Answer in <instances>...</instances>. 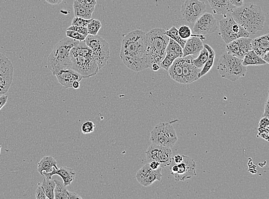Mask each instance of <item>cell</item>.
I'll use <instances>...</instances> for the list:
<instances>
[{"instance_id":"e0dca14e","label":"cell","mask_w":269,"mask_h":199,"mask_svg":"<svg viewBox=\"0 0 269 199\" xmlns=\"http://www.w3.org/2000/svg\"><path fill=\"white\" fill-rule=\"evenodd\" d=\"M194 56L189 55L183 57L182 63V76H183V85L191 84L199 79L200 69L196 67L192 63Z\"/></svg>"},{"instance_id":"f6af8a7d","label":"cell","mask_w":269,"mask_h":199,"mask_svg":"<svg viewBox=\"0 0 269 199\" xmlns=\"http://www.w3.org/2000/svg\"><path fill=\"white\" fill-rule=\"evenodd\" d=\"M231 2L235 7H240L243 5L244 0H231Z\"/></svg>"},{"instance_id":"b9f144b4","label":"cell","mask_w":269,"mask_h":199,"mask_svg":"<svg viewBox=\"0 0 269 199\" xmlns=\"http://www.w3.org/2000/svg\"><path fill=\"white\" fill-rule=\"evenodd\" d=\"M268 101H269V97H268L267 99H266L265 104H264V112L263 115H262L263 117L268 118V112H269Z\"/></svg>"},{"instance_id":"8992f818","label":"cell","mask_w":269,"mask_h":199,"mask_svg":"<svg viewBox=\"0 0 269 199\" xmlns=\"http://www.w3.org/2000/svg\"><path fill=\"white\" fill-rule=\"evenodd\" d=\"M218 71L222 78L231 82H235L245 77L247 67L242 65V59L228 53H224L219 59L217 66Z\"/></svg>"},{"instance_id":"2e32d148","label":"cell","mask_w":269,"mask_h":199,"mask_svg":"<svg viewBox=\"0 0 269 199\" xmlns=\"http://www.w3.org/2000/svg\"><path fill=\"white\" fill-rule=\"evenodd\" d=\"M162 168L160 167L156 170H153L149 163L145 165L137 173L136 178L141 185L148 186L152 185L156 181L161 180Z\"/></svg>"},{"instance_id":"d590c367","label":"cell","mask_w":269,"mask_h":199,"mask_svg":"<svg viewBox=\"0 0 269 199\" xmlns=\"http://www.w3.org/2000/svg\"><path fill=\"white\" fill-rule=\"evenodd\" d=\"M96 127L94 123L92 121H86L83 123L82 125V132L85 135L90 134L94 130V128Z\"/></svg>"},{"instance_id":"5b68a950","label":"cell","mask_w":269,"mask_h":199,"mask_svg":"<svg viewBox=\"0 0 269 199\" xmlns=\"http://www.w3.org/2000/svg\"><path fill=\"white\" fill-rule=\"evenodd\" d=\"M80 41L64 37L53 48L48 58V69L55 76L59 70L72 69L70 51Z\"/></svg>"},{"instance_id":"30bf717a","label":"cell","mask_w":269,"mask_h":199,"mask_svg":"<svg viewBox=\"0 0 269 199\" xmlns=\"http://www.w3.org/2000/svg\"><path fill=\"white\" fill-rule=\"evenodd\" d=\"M206 10L204 2L199 0H186L181 6V17L189 24H194Z\"/></svg>"},{"instance_id":"60d3db41","label":"cell","mask_w":269,"mask_h":199,"mask_svg":"<svg viewBox=\"0 0 269 199\" xmlns=\"http://www.w3.org/2000/svg\"><path fill=\"white\" fill-rule=\"evenodd\" d=\"M35 197L37 199H46L48 198L45 194L44 190L41 186H39L36 189L35 191Z\"/></svg>"},{"instance_id":"816d5d0a","label":"cell","mask_w":269,"mask_h":199,"mask_svg":"<svg viewBox=\"0 0 269 199\" xmlns=\"http://www.w3.org/2000/svg\"><path fill=\"white\" fill-rule=\"evenodd\" d=\"M72 88L75 89H78L80 88V82L75 81L73 82Z\"/></svg>"},{"instance_id":"3957f363","label":"cell","mask_w":269,"mask_h":199,"mask_svg":"<svg viewBox=\"0 0 269 199\" xmlns=\"http://www.w3.org/2000/svg\"><path fill=\"white\" fill-rule=\"evenodd\" d=\"M72 69L84 78L96 76L99 72L97 61L92 50L85 41L73 47L70 51Z\"/></svg>"},{"instance_id":"7a4b0ae2","label":"cell","mask_w":269,"mask_h":199,"mask_svg":"<svg viewBox=\"0 0 269 199\" xmlns=\"http://www.w3.org/2000/svg\"><path fill=\"white\" fill-rule=\"evenodd\" d=\"M231 16L236 22L252 35L262 30L266 20L265 14L261 8L251 3L235 7L231 11Z\"/></svg>"},{"instance_id":"4fadbf2b","label":"cell","mask_w":269,"mask_h":199,"mask_svg":"<svg viewBox=\"0 0 269 199\" xmlns=\"http://www.w3.org/2000/svg\"><path fill=\"white\" fill-rule=\"evenodd\" d=\"M14 66L6 56L0 62V97L9 90L13 81Z\"/></svg>"},{"instance_id":"ffe728a7","label":"cell","mask_w":269,"mask_h":199,"mask_svg":"<svg viewBox=\"0 0 269 199\" xmlns=\"http://www.w3.org/2000/svg\"><path fill=\"white\" fill-rule=\"evenodd\" d=\"M55 76L64 89L72 88L74 82H81L84 77L73 69L59 70Z\"/></svg>"},{"instance_id":"f35d334b","label":"cell","mask_w":269,"mask_h":199,"mask_svg":"<svg viewBox=\"0 0 269 199\" xmlns=\"http://www.w3.org/2000/svg\"><path fill=\"white\" fill-rule=\"evenodd\" d=\"M68 30H72L74 31H76L77 32L80 33V34L88 36V31L87 27L77 26H72L69 27L68 28Z\"/></svg>"},{"instance_id":"4dcf8cb0","label":"cell","mask_w":269,"mask_h":199,"mask_svg":"<svg viewBox=\"0 0 269 199\" xmlns=\"http://www.w3.org/2000/svg\"><path fill=\"white\" fill-rule=\"evenodd\" d=\"M177 57H179V56L175 54V53L166 51V55H165L164 59L160 64V69H163L166 70V71H168L169 68H170L173 64V61H175Z\"/></svg>"},{"instance_id":"f546056e","label":"cell","mask_w":269,"mask_h":199,"mask_svg":"<svg viewBox=\"0 0 269 199\" xmlns=\"http://www.w3.org/2000/svg\"><path fill=\"white\" fill-rule=\"evenodd\" d=\"M56 186L54 189L55 199H68V190L63 182L55 180Z\"/></svg>"},{"instance_id":"e575fe53","label":"cell","mask_w":269,"mask_h":199,"mask_svg":"<svg viewBox=\"0 0 269 199\" xmlns=\"http://www.w3.org/2000/svg\"><path fill=\"white\" fill-rule=\"evenodd\" d=\"M178 32L181 38L184 40H187L192 35L191 29L187 26H182L178 30Z\"/></svg>"},{"instance_id":"8fae6325","label":"cell","mask_w":269,"mask_h":199,"mask_svg":"<svg viewBox=\"0 0 269 199\" xmlns=\"http://www.w3.org/2000/svg\"><path fill=\"white\" fill-rule=\"evenodd\" d=\"M146 153L148 163L153 161H158L161 168L170 165L173 160L171 148L160 146L152 143L147 149Z\"/></svg>"},{"instance_id":"7402d4cb","label":"cell","mask_w":269,"mask_h":199,"mask_svg":"<svg viewBox=\"0 0 269 199\" xmlns=\"http://www.w3.org/2000/svg\"><path fill=\"white\" fill-rule=\"evenodd\" d=\"M214 13L225 16L235 8L231 4V0H208Z\"/></svg>"},{"instance_id":"d4e9b609","label":"cell","mask_w":269,"mask_h":199,"mask_svg":"<svg viewBox=\"0 0 269 199\" xmlns=\"http://www.w3.org/2000/svg\"><path fill=\"white\" fill-rule=\"evenodd\" d=\"M59 169L57 167V161L52 156H45L40 161L38 166V171L43 176L44 173H50L53 168Z\"/></svg>"},{"instance_id":"8d00e7d4","label":"cell","mask_w":269,"mask_h":199,"mask_svg":"<svg viewBox=\"0 0 269 199\" xmlns=\"http://www.w3.org/2000/svg\"><path fill=\"white\" fill-rule=\"evenodd\" d=\"M67 37L74 40L80 41H85L87 36L80 34V33L72 30H68L65 32Z\"/></svg>"},{"instance_id":"603a6c76","label":"cell","mask_w":269,"mask_h":199,"mask_svg":"<svg viewBox=\"0 0 269 199\" xmlns=\"http://www.w3.org/2000/svg\"><path fill=\"white\" fill-rule=\"evenodd\" d=\"M182 63H183V57H177L167 71L169 76L172 80L180 84H183Z\"/></svg>"},{"instance_id":"ba28073f","label":"cell","mask_w":269,"mask_h":199,"mask_svg":"<svg viewBox=\"0 0 269 199\" xmlns=\"http://www.w3.org/2000/svg\"><path fill=\"white\" fill-rule=\"evenodd\" d=\"M219 35L225 43L228 44L232 41L240 37H249L250 34L241 25L236 22L231 15L225 16V18L219 21Z\"/></svg>"},{"instance_id":"7c38bea8","label":"cell","mask_w":269,"mask_h":199,"mask_svg":"<svg viewBox=\"0 0 269 199\" xmlns=\"http://www.w3.org/2000/svg\"><path fill=\"white\" fill-rule=\"evenodd\" d=\"M218 28L217 20L214 16L205 12L194 23L193 31L194 34L205 36L213 34Z\"/></svg>"},{"instance_id":"f1b7e54d","label":"cell","mask_w":269,"mask_h":199,"mask_svg":"<svg viewBox=\"0 0 269 199\" xmlns=\"http://www.w3.org/2000/svg\"><path fill=\"white\" fill-rule=\"evenodd\" d=\"M209 56V51L208 50V49L204 47L197 57L193 58L192 59V63L196 68L201 69L204 68L207 60H208Z\"/></svg>"},{"instance_id":"484cf974","label":"cell","mask_w":269,"mask_h":199,"mask_svg":"<svg viewBox=\"0 0 269 199\" xmlns=\"http://www.w3.org/2000/svg\"><path fill=\"white\" fill-rule=\"evenodd\" d=\"M266 64V62L256 54L253 50L248 52L242 59V65L246 67L249 65H261Z\"/></svg>"},{"instance_id":"277c9868","label":"cell","mask_w":269,"mask_h":199,"mask_svg":"<svg viewBox=\"0 0 269 199\" xmlns=\"http://www.w3.org/2000/svg\"><path fill=\"white\" fill-rule=\"evenodd\" d=\"M147 64L151 68L153 64H160L166 55L169 37L162 28H155L147 33Z\"/></svg>"},{"instance_id":"c3c4849f","label":"cell","mask_w":269,"mask_h":199,"mask_svg":"<svg viewBox=\"0 0 269 199\" xmlns=\"http://www.w3.org/2000/svg\"><path fill=\"white\" fill-rule=\"evenodd\" d=\"M173 160L176 164H179L183 160V155H176L173 157Z\"/></svg>"},{"instance_id":"5bb4252c","label":"cell","mask_w":269,"mask_h":199,"mask_svg":"<svg viewBox=\"0 0 269 199\" xmlns=\"http://www.w3.org/2000/svg\"><path fill=\"white\" fill-rule=\"evenodd\" d=\"M183 161L181 163L176 164L177 171L172 174L177 181H183L196 175V163L191 157L185 155H183Z\"/></svg>"},{"instance_id":"9c48e42d","label":"cell","mask_w":269,"mask_h":199,"mask_svg":"<svg viewBox=\"0 0 269 199\" xmlns=\"http://www.w3.org/2000/svg\"><path fill=\"white\" fill-rule=\"evenodd\" d=\"M85 43L92 49L97 61L99 69L104 67L110 58V47L107 41L101 36L88 35Z\"/></svg>"},{"instance_id":"db71d44e","label":"cell","mask_w":269,"mask_h":199,"mask_svg":"<svg viewBox=\"0 0 269 199\" xmlns=\"http://www.w3.org/2000/svg\"><path fill=\"white\" fill-rule=\"evenodd\" d=\"M1 149H2V146L0 145V154H1Z\"/></svg>"},{"instance_id":"52a82bcc","label":"cell","mask_w":269,"mask_h":199,"mask_svg":"<svg viewBox=\"0 0 269 199\" xmlns=\"http://www.w3.org/2000/svg\"><path fill=\"white\" fill-rule=\"evenodd\" d=\"M177 121L157 124L151 132V142L160 146L172 148L178 140L176 130L172 123Z\"/></svg>"},{"instance_id":"d6a6232c","label":"cell","mask_w":269,"mask_h":199,"mask_svg":"<svg viewBox=\"0 0 269 199\" xmlns=\"http://www.w3.org/2000/svg\"><path fill=\"white\" fill-rule=\"evenodd\" d=\"M102 26V23L99 20L92 19V21L87 26L88 34L93 36L97 35L98 32Z\"/></svg>"},{"instance_id":"74e56055","label":"cell","mask_w":269,"mask_h":199,"mask_svg":"<svg viewBox=\"0 0 269 199\" xmlns=\"http://www.w3.org/2000/svg\"><path fill=\"white\" fill-rule=\"evenodd\" d=\"M92 19H85L81 18L74 17L72 20V26H77L87 27L88 24L92 21Z\"/></svg>"},{"instance_id":"f907efd6","label":"cell","mask_w":269,"mask_h":199,"mask_svg":"<svg viewBox=\"0 0 269 199\" xmlns=\"http://www.w3.org/2000/svg\"><path fill=\"white\" fill-rule=\"evenodd\" d=\"M151 69H152L153 71L157 72L160 69V64L157 63L153 64Z\"/></svg>"},{"instance_id":"681fc988","label":"cell","mask_w":269,"mask_h":199,"mask_svg":"<svg viewBox=\"0 0 269 199\" xmlns=\"http://www.w3.org/2000/svg\"><path fill=\"white\" fill-rule=\"evenodd\" d=\"M45 1L51 4V5H58V4L61 3L63 0H45Z\"/></svg>"},{"instance_id":"7dc6e473","label":"cell","mask_w":269,"mask_h":199,"mask_svg":"<svg viewBox=\"0 0 269 199\" xmlns=\"http://www.w3.org/2000/svg\"><path fill=\"white\" fill-rule=\"evenodd\" d=\"M73 198H82V197L76 193L68 191V199Z\"/></svg>"},{"instance_id":"836d02e7","label":"cell","mask_w":269,"mask_h":199,"mask_svg":"<svg viewBox=\"0 0 269 199\" xmlns=\"http://www.w3.org/2000/svg\"><path fill=\"white\" fill-rule=\"evenodd\" d=\"M166 51L175 53L179 57L183 56V48L175 40L169 38Z\"/></svg>"},{"instance_id":"bcb514c9","label":"cell","mask_w":269,"mask_h":199,"mask_svg":"<svg viewBox=\"0 0 269 199\" xmlns=\"http://www.w3.org/2000/svg\"><path fill=\"white\" fill-rule=\"evenodd\" d=\"M259 126H268V119L267 117H263L259 122Z\"/></svg>"},{"instance_id":"44dd1931","label":"cell","mask_w":269,"mask_h":199,"mask_svg":"<svg viewBox=\"0 0 269 199\" xmlns=\"http://www.w3.org/2000/svg\"><path fill=\"white\" fill-rule=\"evenodd\" d=\"M55 175L61 177L63 180V184L67 186L71 184L75 179L76 174L72 168L62 167L60 169H56L53 167L51 172L44 173L43 176L47 178V179H52V177Z\"/></svg>"},{"instance_id":"f5cc1de1","label":"cell","mask_w":269,"mask_h":199,"mask_svg":"<svg viewBox=\"0 0 269 199\" xmlns=\"http://www.w3.org/2000/svg\"><path fill=\"white\" fill-rule=\"evenodd\" d=\"M5 57H6V56H4V55H3V53L0 52V62H1Z\"/></svg>"},{"instance_id":"ee69618b","label":"cell","mask_w":269,"mask_h":199,"mask_svg":"<svg viewBox=\"0 0 269 199\" xmlns=\"http://www.w3.org/2000/svg\"><path fill=\"white\" fill-rule=\"evenodd\" d=\"M8 101V96L6 95H2L0 97V110H1L3 107L6 104V103Z\"/></svg>"},{"instance_id":"6da1fadb","label":"cell","mask_w":269,"mask_h":199,"mask_svg":"<svg viewBox=\"0 0 269 199\" xmlns=\"http://www.w3.org/2000/svg\"><path fill=\"white\" fill-rule=\"evenodd\" d=\"M146 33L137 30L127 34L122 41L120 57L128 69L140 72L148 69Z\"/></svg>"},{"instance_id":"83f0119b","label":"cell","mask_w":269,"mask_h":199,"mask_svg":"<svg viewBox=\"0 0 269 199\" xmlns=\"http://www.w3.org/2000/svg\"><path fill=\"white\" fill-rule=\"evenodd\" d=\"M56 186L55 180L52 179H47L45 177L43 179L42 184L41 186L44 190L46 196L49 199H55L54 198V189Z\"/></svg>"},{"instance_id":"4316f807","label":"cell","mask_w":269,"mask_h":199,"mask_svg":"<svg viewBox=\"0 0 269 199\" xmlns=\"http://www.w3.org/2000/svg\"><path fill=\"white\" fill-rule=\"evenodd\" d=\"M204 47L208 49V50L209 52V56L208 60H207L206 63L204 66V68H202L198 76V78H200L202 77L206 76L213 67L215 57V52L213 48L210 46L208 44H204Z\"/></svg>"},{"instance_id":"ac0fdd59","label":"cell","mask_w":269,"mask_h":199,"mask_svg":"<svg viewBox=\"0 0 269 199\" xmlns=\"http://www.w3.org/2000/svg\"><path fill=\"white\" fill-rule=\"evenodd\" d=\"M205 40L204 35L194 34L186 41L183 48V56L189 55L197 56L200 52L204 48L203 41Z\"/></svg>"},{"instance_id":"1f68e13d","label":"cell","mask_w":269,"mask_h":199,"mask_svg":"<svg viewBox=\"0 0 269 199\" xmlns=\"http://www.w3.org/2000/svg\"><path fill=\"white\" fill-rule=\"evenodd\" d=\"M165 34H166L170 39L175 40L176 42L179 44L182 48H183L187 40H184L181 38L178 32L177 29L175 27H172L169 30L165 31Z\"/></svg>"},{"instance_id":"7bdbcfd3","label":"cell","mask_w":269,"mask_h":199,"mask_svg":"<svg viewBox=\"0 0 269 199\" xmlns=\"http://www.w3.org/2000/svg\"><path fill=\"white\" fill-rule=\"evenodd\" d=\"M149 164H150V167L153 170H156L161 167L160 164L158 162V161H151V162L149 163Z\"/></svg>"},{"instance_id":"cb8c5ba5","label":"cell","mask_w":269,"mask_h":199,"mask_svg":"<svg viewBox=\"0 0 269 199\" xmlns=\"http://www.w3.org/2000/svg\"><path fill=\"white\" fill-rule=\"evenodd\" d=\"M74 13L75 17L85 19H92V15L95 9H91L82 4L80 0H74Z\"/></svg>"},{"instance_id":"ab89813d","label":"cell","mask_w":269,"mask_h":199,"mask_svg":"<svg viewBox=\"0 0 269 199\" xmlns=\"http://www.w3.org/2000/svg\"><path fill=\"white\" fill-rule=\"evenodd\" d=\"M80 2L91 9H95L97 5V0H80Z\"/></svg>"},{"instance_id":"9a60e30c","label":"cell","mask_w":269,"mask_h":199,"mask_svg":"<svg viewBox=\"0 0 269 199\" xmlns=\"http://www.w3.org/2000/svg\"><path fill=\"white\" fill-rule=\"evenodd\" d=\"M252 39L249 37H240L226 45V52L243 59L248 52L252 50Z\"/></svg>"},{"instance_id":"d6986e66","label":"cell","mask_w":269,"mask_h":199,"mask_svg":"<svg viewBox=\"0 0 269 199\" xmlns=\"http://www.w3.org/2000/svg\"><path fill=\"white\" fill-rule=\"evenodd\" d=\"M252 50L266 62L269 63L268 34L260 36L251 41Z\"/></svg>"}]
</instances>
